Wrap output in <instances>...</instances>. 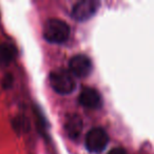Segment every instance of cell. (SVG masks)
Listing matches in <instances>:
<instances>
[{"label":"cell","mask_w":154,"mask_h":154,"mask_svg":"<svg viewBox=\"0 0 154 154\" xmlns=\"http://www.w3.org/2000/svg\"><path fill=\"white\" fill-rule=\"evenodd\" d=\"M71 29L66 22L60 19L48 20L43 26L42 34L47 41L51 43H63L70 37Z\"/></svg>","instance_id":"1"},{"label":"cell","mask_w":154,"mask_h":154,"mask_svg":"<svg viewBox=\"0 0 154 154\" xmlns=\"http://www.w3.org/2000/svg\"><path fill=\"white\" fill-rule=\"evenodd\" d=\"M50 85L56 93L61 95L71 94L76 88L74 76L64 70L53 71L50 74Z\"/></svg>","instance_id":"2"},{"label":"cell","mask_w":154,"mask_h":154,"mask_svg":"<svg viewBox=\"0 0 154 154\" xmlns=\"http://www.w3.org/2000/svg\"><path fill=\"white\" fill-rule=\"evenodd\" d=\"M108 141H109V137L107 132L101 128H94L90 130L87 133L85 138L87 149L93 153H98L105 150Z\"/></svg>","instance_id":"3"},{"label":"cell","mask_w":154,"mask_h":154,"mask_svg":"<svg viewBox=\"0 0 154 154\" xmlns=\"http://www.w3.org/2000/svg\"><path fill=\"white\" fill-rule=\"evenodd\" d=\"M100 3L95 0H82L73 5L71 15L77 21H87L95 15Z\"/></svg>","instance_id":"4"},{"label":"cell","mask_w":154,"mask_h":154,"mask_svg":"<svg viewBox=\"0 0 154 154\" xmlns=\"http://www.w3.org/2000/svg\"><path fill=\"white\" fill-rule=\"evenodd\" d=\"M92 71V62L88 56L78 54L71 58L69 62V72L74 77L84 78L89 76Z\"/></svg>","instance_id":"5"},{"label":"cell","mask_w":154,"mask_h":154,"mask_svg":"<svg viewBox=\"0 0 154 154\" xmlns=\"http://www.w3.org/2000/svg\"><path fill=\"white\" fill-rule=\"evenodd\" d=\"M79 103L88 109H97L101 106V96L95 89L86 87L79 93Z\"/></svg>","instance_id":"6"},{"label":"cell","mask_w":154,"mask_h":154,"mask_svg":"<svg viewBox=\"0 0 154 154\" xmlns=\"http://www.w3.org/2000/svg\"><path fill=\"white\" fill-rule=\"evenodd\" d=\"M66 132L68 133V135L72 138H77L79 136L80 132L82 129V122L80 119V117L76 114L73 115H69L66 122Z\"/></svg>","instance_id":"7"},{"label":"cell","mask_w":154,"mask_h":154,"mask_svg":"<svg viewBox=\"0 0 154 154\" xmlns=\"http://www.w3.org/2000/svg\"><path fill=\"white\" fill-rule=\"evenodd\" d=\"M15 56V49L11 45H2L0 47V60L9 63Z\"/></svg>","instance_id":"8"},{"label":"cell","mask_w":154,"mask_h":154,"mask_svg":"<svg viewBox=\"0 0 154 154\" xmlns=\"http://www.w3.org/2000/svg\"><path fill=\"white\" fill-rule=\"evenodd\" d=\"M108 154H127V152L122 148H115V149H112Z\"/></svg>","instance_id":"9"}]
</instances>
